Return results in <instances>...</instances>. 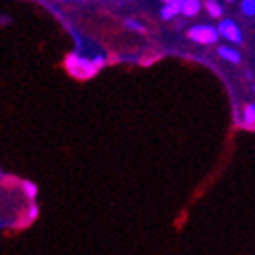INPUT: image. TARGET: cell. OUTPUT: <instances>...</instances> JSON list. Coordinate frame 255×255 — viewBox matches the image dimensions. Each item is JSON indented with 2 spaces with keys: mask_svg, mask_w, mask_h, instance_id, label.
I'll return each instance as SVG.
<instances>
[{
  "mask_svg": "<svg viewBox=\"0 0 255 255\" xmlns=\"http://www.w3.org/2000/svg\"><path fill=\"white\" fill-rule=\"evenodd\" d=\"M64 68L75 79H81V81H88V79H93L98 73V68L93 64V61L81 55L79 52H70L64 59Z\"/></svg>",
  "mask_w": 255,
  "mask_h": 255,
  "instance_id": "cell-1",
  "label": "cell"
},
{
  "mask_svg": "<svg viewBox=\"0 0 255 255\" xmlns=\"http://www.w3.org/2000/svg\"><path fill=\"white\" fill-rule=\"evenodd\" d=\"M187 38L198 45H216L220 34H218L216 27L209 25V23H200V25H193L187 30Z\"/></svg>",
  "mask_w": 255,
  "mask_h": 255,
  "instance_id": "cell-2",
  "label": "cell"
},
{
  "mask_svg": "<svg viewBox=\"0 0 255 255\" xmlns=\"http://www.w3.org/2000/svg\"><path fill=\"white\" fill-rule=\"evenodd\" d=\"M220 38H225L229 43H234V45H241L243 43V30L241 27L236 23L232 18H221L220 23L216 27Z\"/></svg>",
  "mask_w": 255,
  "mask_h": 255,
  "instance_id": "cell-3",
  "label": "cell"
},
{
  "mask_svg": "<svg viewBox=\"0 0 255 255\" xmlns=\"http://www.w3.org/2000/svg\"><path fill=\"white\" fill-rule=\"evenodd\" d=\"M202 11V0H182L180 4V14L187 18L198 16V13Z\"/></svg>",
  "mask_w": 255,
  "mask_h": 255,
  "instance_id": "cell-4",
  "label": "cell"
},
{
  "mask_svg": "<svg viewBox=\"0 0 255 255\" xmlns=\"http://www.w3.org/2000/svg\"><path fill=\"white\" fill-rule=\"evenodd\" d=\"M241 127H245L247 130H254V128H255V106L252 102L243 107Z\"/></svg>",
  "mask_w": 255,
  "mask_h": 255,
  "instance_id": "cell-5",
  "label": "cell"
},
{
  "mask_svg": "<svg viewBox=\"0 0 255 255\" xmlns=\"http://www.w3.org/2000/svg\"><path fill=\"white\" fill-rule=\"evenodd\" d=\"M218 54H220L221 59L229 61V63H232V64L241 63V54H239V50H236V48L230 47V45H221V47H218Z\"/></svg>",
  "mask_w": 255,
  "mask_h": 255,
  "instance_id": "cell-6",
  "label": "cell"
},
{
  "mask_svg": "<svg viewBox=\"0 0 255 255\" xmlns=\"http://www.w3.org/2000/svg\"><path fill=\"white\" fill-rule=\"evenodd\" d=\"M180 14V5L171 4V2H164V5L161 7V16L162 20H173L175 16Z\"/></svg>",
  "mask_w": 255,
  "mask_h": 255,
  "instance_id": "cell-7",
  "label": "cell"
},
{
  "mask_svg": "<svg viewBox=\"0 0 255 255\" xmlns=\"http://www.w3.org/2000/svg\"><path fill=\"white\" fill-rule=\"evenodd\" d=\"M205 11L211 18H221L223 16V5L218 0H205Z\"/></svg>",
  "mask_w": 255,
  "mask_h": 255,
  "instance_id": "cell-8",
  "label": "cell"
},
{
  "mask_svg": "<svg viewBox=\"0 0 255 255\" xmlns=\"http://www.w3.org/2000/svg\"><path fill=\"white\" fill-rule=\"evenodd\" d=\"M21 189H23V193H25L29 200H34L36 196H38V186L34 182H30V180H23L21 182Z\"/></svg>",
  "mask_w": 255,
  "mask_h": 255,
  "instance_id": "cell-9",
  "label": "cell"
},
{
  "mask_svg": "<svg viewBox=\"0 0 255 255\" xmlns=\"http://www.w3.org/2000/svg\"><path fill=\"white\" fill-rule=\"evenodd\" d=\"M241 13L248 18H254L255 16V0H243Z\"/></svg>",
  "mask_w": 255,
  "mask_h": 255,
  "instance_id": "cell-10",
  "label": "cell"
},
{
  "mask_svg": "<svg viewBox=\"0 0 255 255\" xmlns=\"http://www.w3.org/2000/svg\"><path fill=\"white\" fill-rule=\"evenodd\" d=\"M39 214V207L34 204H30L29 209H27V213H25V221H23V225H29V223H32V221L38 218Z\"/></svg>",
  "mask_w": 255,
  "mask_h": 255,
  "instance_id": "cell-11",
  "label": "cell"
},
{
  "mask_svg": "<svg viewBox=\"0 0 255 255\" xmlns=\"http://www.w3.org/2000/svg\"><path fill=\"white\" fill-rule=\"evenodd\" d=\"M125 29H128V30H134V32H145V25L143 23H139L137 20H125Z\"/></svg>",
  "mask_w": 255,
  "mask_h": 255,
  "instance_id": "cell-12",
  "label": "cell"
},
{
  "mask_svg": "<svg viewBox=\"0 0 255 255\" xmlns=\"http://www.w3.org/2000/svg\"><path fill=\"white\" fill-rule=\"evenodd\" d=\"M91 61H93V64L97 66L98 70H100L104 66V64H106V57H104V55H95V57Z\"/></svg>",
  "mask_w": 255,
  "mask_h": 255,
  "instance_id": "cell-13",
  "label": "cell"
},
{
  "mask_svg": "<svg viewBox=\"0 0 255 255\" xmlns=\"http://www.w3.org/2000/svg\"><path fill=\"white\" fill-rule=\"evenodd\" d=\"M162 2H171V4H182V0H162Z\"/></svg>",
  "mask_w": 255,
  "mask_h": 255,
  "instance_id": "cell-14",
  "label": "cell"
},
{
  "mask_svg": "<svg viewBox=\"0 0 255 255\" xmlns=\"http://www.w3.org/2000/svg\"><path fill=\"white\" fill-rule=\"evenodd\" d=\"M59 2H82V0H59Z\"/></svg>",
  "mask_w": 255,
  "mask_h": 255,
  "instance_id": "cell-15",
  "label": "cell"
},
{
  "mask_svg": "<svg viewBox=\"0 0 255 255\" xmlns=\"http://www.w3.org/2000/svg\"><path fill=\"white\" fill-rule=\"evenodd\" d=\"M227 2H234V0H227Z\"/></svg>",
  "mask_w": 255,
  "mask_h": 255,
  "instance_id": "cell-16",
  "label": "cell"
},
{
  "mask_svg": "<svg viewBox=\"0 0 255 255\" xmlns=\"http://www.w3.org/2000/svg\"><path fill=\"white\" fill-rule=\"evenodd\" d=\"M0 175H2V171H0Z\"/></svg>",
  "mask_w": 255,
  "mask_h": 255,
  "instance_id": "cell-17",
  "label": "cell"
}]
</instances>
